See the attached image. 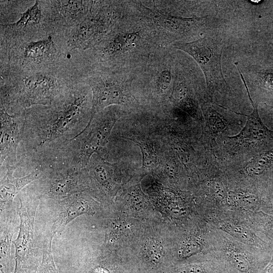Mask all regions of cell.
Instances as JSON below:
<instances>
[{"label":"cell","mask_w":273,"mask_h":273,"mask_svg":"<svg viewBox=\"0 0 273 273\" xmlns=\"http://www.w3.org/2000/svg\"><path fill=\"white\" fill-rule=\"evenodd\" d=\"M95 2L86 17L71 30L67 45L71 49L85 50L94 48L118 20L117 12L111 5L97 7Z\"/></svg>","instance_id":"7"},{"label":"cell","mask_w":273,"mask_h":273,"mask_svg":"<svg viewBox=\"0 0 273 273\" xmlns=\"http://www.w3.org/2000/svg\"><path fill=\"white\" fill-rule=\"evenodd\" d=\"M15 214L1 215V273H13L11 246L15 232Z\"/></svg>","instance_id":"16"},{"label":"cell","mask_w":273,"mask_h":273,"mask_svg":"<svg viewBox=\"0 0 273 273\" xmlns=\"http://www.w3.org/2000/svg\"><path fill=\"white\" fill-rule=\"evenodd\" d=\"M90 273H110V272L104 267L97 266L92 269Z\"/></svg>","instance_id":"29"},{"label":"cell","mask_w":273,"mask_h":273,"mask_svg":"<svg viewBox=\"0 0 273 273\" xmlns=\"http://www.w3.org/2000/svg\"><path fill=\"white\" fill-rule=\"evenodd\" d=\"M56 11L57 17L68 26H75L88 14L94 4L93 1H51Z\"/></svg>","instance_id":"15"},{"label":"cell","mask_w":273,"mask_h":273,"mask_svg":"<svg viewBox=\"0 0 273 273\" xmlns=\"http://www.w3.org/2000/svg\"><path fill=\"white\" fill-rule=\"evenodd\" d=\"M267 218L266 227L268 231L273 233V216H270Z\"/></svg>","instance_id":"32"},{"label":"cell","mask_w":273,"mask_h":273,"mask_svg":"<svg viewBox=\"0 0 273 273\" xmlns=\"http://www.w3.org/2000/svg\"><path fill=\"white\" fill-rule=\"evenodd\" d=\"M1 167L17 165V150L21 141L24 111L10 114L1 106Z\"/></svg>","instance_id":"9"},{"label":"cell","mask_w":273,"mask_h":273,"mask_svg":"<svg viewBox=\"0 0 273 273\" xmlns=\"http://www.w3.org/2000/svg\"><path fill=\"white\" fill-rule=\"evenodd\" d=\"M211 189L214 195L218 198H222L224 195V189L222 185L218 182H213L211 185Z\"/></svg>","instance_id":"28"},{"label":"cell","mask_w":273,"mask_h":273,"mask_svg":"<svg viewBox=\"0 0 273 273\" xmlns=\"http://www.w3.org/2000/svg\"><path fill=\"white\" fill-rule=\"evenodd\" d=\"M265 82L273 88V73H268L264 76Z\"/></svg>","instance_id":"30"},{"label":"cell","mask_w":273,"mask_h":273,"mask_svg":"<svg viewBox=\"0 0 273 273\" xmlns=\"http://www.w3.org/2000/svg\"><path fill=\"white\" fill-rule=\"evenodd\" d=\"M141 148L143 160V165L146 167H152L156 165L157 156L155 149L151 144L141 141L132 140Z\"/></svg>","instance_id":"24"},{"label":"cell","mask_w":273,"mask_h":273,"mask_svg":"<svg viewBox=\"0 0 273 273\" xmlns=\"http://www.w3.org/2000/svg\"><path fill=\"white\" fill-rule=\"evenodd\" d=\"M152 71V87L157 95L164 97L172 89L173 76L171 66L168 63H160Z\"/></svg>","instance_id":"18"},{"label":"cell","mask_w":273,"mask_h":273,"mask_svg":"<svg viewBox=\"0 0 273 273\" xmlns=\"http://www.w3.org/2000/svg\"><path fill=\"white\" fill-rule=\"evenodd\" d=\"M55 235L50 233L46 241L40 264L36 273H59L56 265L52 251L53 240Z\"/></svg>","instance_id":"20"},{"label":"cell","mask_w":273,"mask_h":273,"mask_svg":"<svg viewBox=\"0 0 273 273\" xmlns=\"http://www.w3.org/2000/svg\"><path fill=\"white\" fill-rule=\"evenodd\" d=\"M56 201L58 213L51 231L54 235L62 232L77 217L84 214L93 215L96 212L95 201L86 192L73 194Z\"/></svg>","instance_id":"10"},{"label":"cell","mask_w":273,"mask_h":273,"mask_svg":"<svg viewBox=\"0 0 273 273\" xmlns=\"http://www.w3.org/2000/svg\"><path fill=\"white\" fill-rule=\"evenodd\" d=\"M237 199L242 205L252 206L257 202V199L254 196L248 194H241L237 196Z\"/></svg>","instance_id":"27"},{"label":"cell","mask_w":273,"mask_h":273,"mask_svg":"<svg viewBox=\"0 0 273 273\" xmlns=\"http://www.w3.org/2000/svg\"><path fill=\"white\" fill-rule=\"evenodd\" d=\"M41 176L29 188L40 198L57 201L76 193L87 192L88 179L85 167L82 169L54 161L45 165Z\"/></svg>","instance_id":"5"},{"label":"cell","mask_w":273,"mask_h":273,"mask_svg":"<svg viewBox=\"0 0 273 273\" xmlns=\"http://www.w3.org/2000/svg\"><path fill=\"white\" fill-rule=\"evenodd\" d=\"M273 161V152H267L251 160L245 166V171L249 175H259L264 172Z\"/></svg>","instance_id":"21"},{"label":"cell","mask_w":273,"mask_h":273,"mask_svg":"<svg viewBox=\"0 0 273 273\" xmlns=\"http://www.w3.org/2000/svg\"><path fill=\"white\" fill-rule=\"evenodd\" d=\"M93 95L87 83L69 85L49 105L24 111L21 141L25 157L48 161L78 136L89 122Z\"/></svg>","instance_id":"1"},{"label":"cell","mask_w":273,"mask_h":273,"mask_svg":"<svg viewBox=\"0 0 273 273\" xmlns=\"http://www.w3.org/2000/svg\"><path fill=\"white\" fill-rule=\"evenodd\" d=\"M139 9L146 17L150 19L156 26L161 30L168 33L185 34L192 28L195 22L194 18H185L172 14L165 10L159 9L155 5L152 8H147L143 5H140Z\"/></svg>","instance_id":"12"},{"label":"cell","mask_w":273,"mask_h":273,"mask_svg":"<svg viewBox=\"0 0 273 273\" xmlns=\"http://www.w3.org/2000/svg\"><path fill=\"white\" fill-rule=\"evenodd\" d=\"M237 69L247 90L249 98L253 106V111L249 115L235 112L237 114L246 116L247 117V120L241 132L238 135L230 138L236 139L241 142H257L271 138L273 136V131L269 130L262 122L258 114L257 105L254 103L250 97L244 77L239 68Z\"/></svg>","instance_id":"14"},{"label":"cell","mask_w":273,"mask_h":273,"mask_svg":"<svg viewBox=\"0 0 273 273\" xmlns=\"http://www.w3.org/2000/svg\"><path fill=\"white\" fill-rule=\"evenodd\" d=\"M175 104L192 115L196 114L197 105L190 83L183 77L175 76L171 91Z\"/></svg>","instance_id":"17"},{"label":"cell","mask_w":273,"mask_h":273,"mask_svg":"<svg viewBox=\"0 0 273 273\" xmlns=\"http://www.w3.org/2000/svg\"><path fill=\"white\" fill-rule=\"evenodd\" d=\"M42 18V11L38 1L24 12L15 23L8 25L14 29H22L38 24Z\"/></svg>","instance_id":"19"},{"label":"cell","mask_w":273,"mask_h":273,"mask_svg":"<svg viewBox=\"0 0 273 273\" xmlns=\"http://www.w3.org/2000/svg\"><path fill=\"white\" fill-rule=\"evenodd\" d=\"M86 83L93 95L91 118L111 105H125L130 101L128 83L116 75L98 73L90 77Z\"/></svg>","instance_id":"8"},{"label":"cell","mask_w":273,"mask_h":273,"mask_svg":"<svg viewBox=\"0 0 273 273\" xmlns=\"http://www.w3.org/2000/svg\"><path fill=\"white\" fill-rule=\"evenodd\" d=\"M232 258L236 267L242 271H247L249 268L248 261L242 253L234 252L232 254Z\"/></svg>","instance_id":"26"},{"label":"cell","mask_w":273,"mask_h":273,"mask_svg":"<svg viewBox=\"0 0 273 273\" xmlns=\"http://www.w3.org/2000/svg\"><path fill=\"white\" fill-rule=\"evenodd\" d=\"M262 273H273V256L269 263L263 269Z\"/></svg>","instance_id":"31"},{"label":"cell","mask_w":273,"mask_h":273,"mask_svg":"<svg viewBox=\"0 0 273 273\" xmlns=\"http://www.w3.org/2000/svg\"><path fill=\"white\" fill-rule=\"evenodd\" d=\"M119 116L113 108H106L95 114L83 130L67 144L56 158L79 168H84L92 156L104 148Z\"/></svg>","instance_id":"3"},{"label":"cell","mask_w":273,"mask_h":273,"mask_svg":"<svg viewBox=\"0 0 273 273\" xmlns=\"http://www.w3.org/2000/svg\"><path fill=\"white\" fill-rule=\"evenodd\" d=\"M57 50L51 36L24 44L22 48V64L26 66H40L54 61Z\"/></svg>","instance_id":"13"},{"label":"cell","mask_w":273,"mask_h":273,"mask_svg":"<svg viewBox=\"0 0 273 273\" xmlns=\"http://www.w3.org/2000/svg\"><path fill=\"white\" fill-rule=\"evenodd\" d=\"M202 244L197 238H192L184 242L179 249V255L181 258H187L200 252Z\"/></svg>","instance_id":"25"},{"label":"cell","mask_w":273,"mask_h":273,"mask_svg":"<svg viewBox=\"0 0 273 273\" xmlns=\"http://www.w3.org/2000/svg\"><path fill=\"white\" fill-rule=\"evenodd\" d=\"M221 229L242 241L251 243L255 242L253 234L240 225L226 222L221 225Z\"/></svg>","instance_id":"23"},{"label":"cell","mask_w":273,"mask_h":273,"mask_svg":"<svg viewBox=\"0 0 273 273\" xmlns=\"http://www.w3.org/2000/svg\"><path fill=\"white\" fill-rule=\"evenodd\" d=\"M173 47L189 54L199 65L205 76L209 97L212 99L215 92L230 90L221 69L223 45L217 38L205 36L189 42L175 43Z\"/></svg>","instance_id":"6"},{"label":"cell","mask_w":273,"mask_h":273,"mask_svg":"<svg viewBox=\"0 0 273 273\" xmlns=\"http://www.w3.org/2000/svg\"><path fill=\"white\" fill-rule=\"evenodd\" d=\"M4 167L6 168V173L1 179V215L14 213L13 205L15 197L27 185L38 179L42 173V169L37 166L30 173L23 177L16 178L13 176V174L17 166Z\"/></svg>","instance_id":"11"},{"label":"cell","mask_w":273,"mask_h":273,"mask_svg":"<svg viewBox=\"0 0 273 273\" xmlns=\"http://www.w3.org/2000/svg\"><path fill=\"white\" fill-rule=\"evenodd\" d=\"M119 22L117 21L94 48L99 61L109 65L129 66L149 59L162 37L153 22L147 17L145 21Z\"/></svg>","instance_id":"2"},{"label":"cell","mask_w":273,"mask_h":273,"mask_svg":"<svg viewBox=\"0 0 273 273\" xmlns=\"http://www.w3.org/2000/svg\"><path fill=\"white\" fill-rule=\"evenodd\" d=\"M19 201L18 214L20 219L15 246V266L13 273H36L40 264L35 244L34 221L40 197L27 188L17 195Z\"/></svg>","instance_id":"4"},{"label":"cell","mask_w":273,"mask_h":273,"mask_svg":"<svg viewBox=\"0 0 273 273\" xmlns=\"http://www.w3.org/2000/svg\"><path fill=\"white\" fill-rule=\"evenodd\" d=\"M145 258L150 263L156 264L161 259L162 247L161 243L153 239L146 241L143 247Z\"/></svg>","instance_id":"22"}]
</instances>
